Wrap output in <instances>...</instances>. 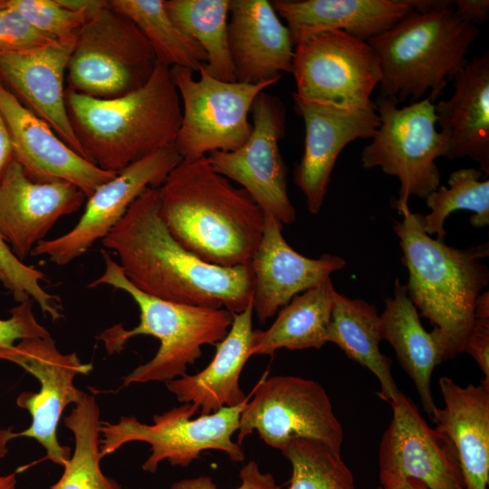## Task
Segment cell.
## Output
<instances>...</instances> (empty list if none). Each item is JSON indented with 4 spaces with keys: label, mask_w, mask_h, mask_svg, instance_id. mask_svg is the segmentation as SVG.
Listing matches in <instances>:
<instances>
[{
    "label": "cell",
    "mask_w": 489,
    "mask_h": 489,
    "mask_svg": "<svg viewBox=\"0 0 489 489\" xmlns=\"http://www.w3.org/2000/svg\"><path fill=\"white\" fill-rule=\"evenodd\" d=\"M119 258L127 279L141 292L163 301L233 314L253 302L250 264L220 267L207 264L172 236L160 216V189H146L102 240Z\"/></svg>",
    "instance_id": "6da1fadb"
},
{
    "label": "cell",
    "mask_w": 489,
    "mask_h": 489,
    "mask_svg": "<svg viewBox=\"0 0 489 489\" xmlns=\"http://www.w3.org/2000/svg\"><path fill=\"white\" fill-rule=\"evenodd\" d=\"M159 189L160 216L185 249L220 267L250 264L262 238L264 214L206 157L182 160Z\"/></svg>",
    "instance_id": "7a4b0ae2"
},
{
    "label": "cell",
    "mask_w": 489,
    "mask_h": 489,
    "mask_svg": "<svg viewBox=\"0 0 489 489\" xmlns=\"http://www.w3.org/2000/svg\"><path fill=\"white\" fill-rule=\"evenodd\" d=\"M68 117L85 158L118 173L175 144L182 106L170 68L157 62L140 88L112 99L65 90Z\"/></svg>",
    "instance_id": "3957f363"
},
{
    "label": "cell",
    "mask_w": 489,
    "mask_h": 489,
    "mask_svg": "<svg viewBox=\"0 0 489 489\" xmlns=\"http://www.w3.org/2000/svg\"><path fill=\"white\" fill-rule=\"evenodd\" d=\"M394 230L408 271V294L439 334L446 360L464 353L475 321V304L487 285L489 271L482 259L488 243L466 249L448 246L424 232L418 213L400 211Z\"/></svg>",
    "instance_id": "277c9868"
},
{
    "label": "cell",
    "mask_w": 489,
    "mask_h": 489,
    "mask_svg": "<svg viewBox=\"0 0 489 489\" xmlns=\"http://www.w3.org/2000/svg\"><path fill=\"white\" fill-rule=\"evenodd\" d=\"M478 34L451 5L427 13L412 10L367 41L380 71L379 96L400 103L427 94L434 101L468 64L466 55Z\"/></svg>",
    "instance_id": "5b68a950"
},
{
    "label": "cell",
    "mask_w": 489,
    "mask_h": 489,
    "mask_svg": "<svg viewBox=\"0 0 489 489\" xmlns=\"http://www.w3.org/2000/svg\"><path fill=\"white\" fill-rule=\"evenodd\" d=\"M103 273L90 288L107 284L127 292L139 310V322L130 330L115 324L99 336L109 355L120 353L127 341L138 335H149L159 340V348L148 362L122 378L128 387L134 383L167 382L187 374V367L202 355V346L221 341L232 324L234 314L225 309L174 303L150 296L135 287L120 264L106 252Z\"/></svg>",
    "instance_id": "8992f818"
},
{
    "label": "cell",
    "mask_w": 489,
    "mask_h": 489,
    "mask_svg": "<svg viewBox=\"0 0 489 489\" xmlns=\"http://www.w3.org/2000/svg\"><path fill=\"white\" fill-rule=\"evenodd\" d=\"M156 63L141 31L108 1L89 15L77 34L66 70L67 89L99 99L117 98L143 86Z\"/></svg>",
    "instance_id": "52a82bcc"
},
{
    "label": "cell",
    "mask_w": 489,
    "mask_h": 489,
    "mask_svg": "<svg viewBox=\"0 0 489 489\" xmlns=\"http://www.w3.org/2000/svg\"><path fill=\"white\" fill-rule=\"evenodd\" d=\"M373 102L380 123L361 152V162L365 168L379 167L398 178V198L392 203L400 212L410 196L426 198L440 186L436 159L444 157L446 144L429 96L401 108L395 98L379 96Z\"/></svg>",
    "instance_id": "ba28073f"
},
{
    "label": "cell",
    "mask_w": 489,
    "mask_h": 489,
    "mask_svg": "<svg viewBox=\"0 0 489 489\" xmlns=\"http://www.w3.org/2000/svg\"><path fill=\"white\" fill-rule=\"evenodd\" d=\"M248 401L225 407L207 415L193 417L199 408L184 403L153 416V424L135 417H121L118 423L101 421V456L113 454L130 442L150 445L151 454L142 465L145 472L155 473L163 460L172 465L187 466L206 450L225 453L235 463L243 462L244 452L232 436L238 430L241 413Z\"/></svg>",
    "instance_id": "9c48e42d"
},
{
    "label": "cell",
    "mask_w": 489,
    "mask_h": 489,
    "mask_svg": "<svg viewBox=\"0 0 489 489\" xmlns=\"http://www.w3.org/2000/svg\"><path fill=\"white\" fill-rule=\"evenodd\" d=\"M199 78L184 67L170 68L177 90L182 120L174 148L183 160H195L213 151H233L252 132L248 115L256 97L273 83L224 82L201 65Z\"/></svg>",
    "instance_id": "30bf717a"
},
{
    "label": "cell",
    "mask_w": 489,
    "mask_h": 489,
    "mask_svg": "<svg viewBox=\"0 0 489 489\" xmlns=\"http://www.w3.org/2000/svg\"><path fill=\"white\" fill-rule=\"evenodd\" d=\"M0 360L17 364L40 383L38 392L24 391L17 397V406L30 413L32 422L21 432L0 430V456L5 455L10 440L25 436L45 449L46 458L63 466L71 457V448L59 443L58 424L65 408L75 405L84 394L75 387L74 379L88 375L92 365L83 363L75 352L62 353L51 335L22 340L11 348L0 349Z\"/></svg>",
    "instance_id": "8fae6325"
},
{
    "label": "cell",
    "mask_w": 489,
    "mask_h": 489,
    "mask_svg": "<svg viewBox=\"0 0 489 489\" xmlns=\"http://www.w3.org/2000/svg\"><path fill=\"white\" fill-rule=\"evenodd\" d=\"M239 421L237 443L254 431L269 446L283 449L296 438L321 440L341 451L343 428L324 388L297 376H273L254 388Z\"/></svg>",
    "instance_id": "7c38bea8"
},
{
    "label": "cell",
    "mask_w": 489,
    "mask_h": 489,
    "mask_svg": "<svg viewBox=\"0 0 489 489\" xmlns=\"http://www.w3.org/2000/svg\"><path fill=\"white\" fill-rule=\"evenodd\" d=\"M294 96L355 110L373 103L380 71L366 41L343 31H325L294 45L292 71Z\"/></svg>",
    "instance_id": "4fadbf2b"
},
{
    "label": "cell",
    "mask_w": 489,
    "mask_h": 489,
    "mask_svg": "<svg viewBox=\"0 0 489 489\" xmlns=\"http://www.w3.org/2000/svg\"><path fill=\"white\" fill-rule=\"evenodd\" d=\"M252 132L248 140L233 151H213L206 158L214 169L239 184L264 215L292 224L296 213L287 192L286 167L279 140L285 129L282 101L262 91L252 109Z\"/></svg>",
    "instance_id": "5bb4252c"
},
{
    "label": "cell",
    "mask_w": 489,
    "mask_h": 489,
    "mask_svg": "<svg viewBox=\"0 0 489 489\" xmlns=\"http://www.w3.org/2000/svg\"><path fill=\"white\" fill-rule=\"evenodd\" d=\"M182 160L172 146L121 169L88 197L83 214L72 230L59 237L41 241L31 255L46 256L59 266L78 259L96 241L110 234L146 189L160 187Z\"/></svg>",
    "instance_id": "9a60e30c"
},
{
    "label": "cell",
    "mask_w": 489,
    "mask_h": 489,
    "mask_svg": "<svg viewBox=\"0 0 489 489\" xmlns=\"http://www.w3.org/2000/svg\"><path fill=\"white\" fill-rule=\"evenodd\" d=\"M388 404L392 417L379 444V474L415 479L429 489H465L452 442L427 425L402 391Z\"/></svg>",
    "instance_id": "2e32d148"
},
{
    "label": "cell",
    "mask_w": 489,
    "mask_h": 489,
    "mask_svg": "<svg viewBox=\"0 0 489 489\" xmlns=\"http://www.w3.org/2000/svg\"><path fill=\"white\" fill-rule=\"evenodd\" d=\"M305 126L304 152L293 181L312 215L320 212L335 162L341 150L357 139L372 138L380 123L374 102L355 110L300 99L293 95Z\"/></svg>",
    "instance_id": "e0dca14e"
},
{
    "label": "cell",
    "mask_w": 489,
    "mask_h": 489,
    "mask_svg": "<svg viewBox=\"0 0 489 489\" xmlns=\"http://www.w3.org/2000/svg\"><path fill=\"white\" fill-rule=\"evenodd\" d=\"M0 112L9 133L13 158L33 181H66L88 198L97 187L117 175L98 168L76 153L1 83Z\"/></svg>",
    "instance_id": "ac0fdd59"
},
{
    "label": "cell",
    "mask_w": 489,
    "mask_h": 489,
    "mask_svg": "<svg viewBox=\"0 0 489 489\" xmlns=\"http://www.w3.org/2000/svg\"><path fill=\"white\" fill-rule=\"evenodd\" d=\"M76 37L27 50L0 51V83L85 158L65 102L64 77Z\"/></svg>",
    "instance_id": "d6986e66"
},
{
    "label": "cell",
    "mask_w": 489,
    "mask_h": 489,
    "mask_svg": "<svg viewBox=\"0 0 489 489\" xmlns=\"http://www.w3.org/2000/svg\"><path fill=\"white\" fill-rule=\"evenodd\" d=\"M85 198L66 181H33L13 158L0 178V235L23 261L56 222L77 212Z\"/></svg>",
    "instance_id": "ffe728a7"
},
{
    "label": "cell",
    "mask_w": 489,
    "mask_h": 489,
    "mask_svg": "<svg viewBox=\"0 0 489 489\" xmlns=\"http://www.w3.org/2000/svg\"><path fill=\"white\" fill-rule=\"evenodd\" d=\"M283 224L264 215L259 245L250 262L254 278L253 307L261 322L272 318L294 296L313 288L346 262L338 255L323 254L319 258L302 255L285 241Z\"/></svg>",
    "instance_id": "44dd1931"
},
{
    "label": "cell",
    "mask_w": 489,
    "mask_h": 489,
    "mask_svg": "<svg viewBox=\"0 0 489 489\" xmlns=\"http://www.w3.org/2000/svg\"><path fill=\"white\" fill-rule=\"evenodd\" d=\"M227 43L238 82L275 84L292 71L294 46L268 0H229Z\"/></svg>",
    "instance_id": "7402d4cb"
},
{
    "label": "cell",
    "mask_w": 489,
    "mask_h": 489,
    "mask_svg": "<svg viewBox=\"0 0 489 489\" xmlns=\"http://www.w3.org/2000/svg\"><path fill=\"white\" fill-rule=\"evenodd\" d=\"M444 407L431 417L436 428L453 444L465 489L489 484V382L462 387L449 377L438 380Z\"/></svg>",
    "instance_id": "603a6c76"
},
{
    "label": "cell",
    "mask_w": 489,
    "mask_h": 489,
    "mask_svg": "<svg viewBox=\"0 0 489 489\" xmlns=\"http://www.w3.org/2000/svg\"><path fill=\"white\" fill-rule=\"evenodd\" d=\"M445 138L444 157L470 158L489 175V53L475 57L454 79L448 100L434 104Z\"/></svg>",
    "instance_id": "cb8c5ba5"
},
{
    "label": "cell",
    "mask_w": 489,
    "mask_h": 489,
    "mask_svg": "<svg viewBox=\"0 0 489 489\" xmlns=\"http://www.w3.org/2000/svg\"><path fill=\"white\" fill-rule=\"evenodd\" d=\"M253 312L252 302L243 312L234 314L228 332L216 344L215 356L203 370L165 382L179 402L192 403L201 415H207L250 399L241 389L239 379L252 356Z\"/></svg>",
    "instance_id": "d4e9b609"
},
{
    "label": "cell",
    "mask_w": 489,
    "mask_h": 489,
    "mask_svg": "<svg viewBox=\"0 0 489 489\" xmlns=\"http://www.w3.org/2000/svg\"><path fill=\"white\" fill-rule=\"evenodd\" d=\"M293 46L325 31H343L368 41L391 28L412 11L405 0H275Z\"/></svg>",
    "instance_id": "484cf974"
},
{
    "label": "cell",
    "mask_w": 489,
    "mask_h": 489,
    "mask_svg": "<svg viewBox=\"0 0 489 489\" xmlns=\"http://www.w3.org/2000/svg\"><path fill=\"white\" fill-rule=\"evenodd\" d=\"M380 323L382 340L395 350L398 361L413 381L423 409L431 418L437 408L431 393V376L436 366L446 360L445 350L437 331H427L423 327L407 286L398 279L393 297L385 299Z\"/></svg>",
    "instance_id": "4316f807"
},
{
    "label": "cell",
    "mask_w": 489,
    "mask_h": 489,
    "mask_svg": "<svg viewBox=\"0 0 489 489\" xmlns=\"http://www.w3.org/2000/svg\"><path fill=\"white\" fill-rule=\"evenodd\" d=\"M381 340L380 315L376 307L335 290L327 342L336 344L349 359L371 371L380 385L379 397L389 403L401 391L393 378L390 359L379 350Z\"/></svg>",
    "instance_id": "83f0119b"
},
{
    "label": "cell",
    "mask_w": 489,
    "mask_h": 489,
    "mask_svg": "<svg viewBox=\"0 0 489 489\" xmlns=\"http://www.w3.org/2000/svg\"><path fill=\"white\" fill-rule=\"evenodd\" d=\"M334 292L329 278L294 296L267 330H254L252 356L273 355L280 349H321L327 343Z\"/></svg>",
    "instance_id": "f1b7e54d"
},
{
    "label": "cell",
    "mask_w": 489,
    "mask_h": 489,
    "mask_svg": "<svg viewBox=\"0 0 489 489\" xmlns=\"http://www.w3.org/2000/svg\"><path fill=\"white\" fill-rule=\"evenodd\" d=\"M164 5L174 24L203 48L207 72L236 82L227 43L229 0H164Z\"/></svg>",
    "instance_id": "f546056e"
},
{
    "label": "cell",
    "mask_w": 489,
    "mask_h": 489,
    "mask_svg": "<svg viewBox=\"0 0 489 489\" xmlns=\"http://www.w3.org/2000/svg\"><path fill=\"white\" fill-rule=\"evenodd\" d=\"M101 412L94 395L84 392L63 418L74 436V451L50 489H123L101 468Z\"/></svg>",
    "instance_id": "4dcf8cb0"
},
{
    "label": "cell",
    "mask_w": 489,
    "mask_h": 489,
    "mask_svg": "<svg viewBox=\"0 0 489 489\" xmlns=\"http://www.w3.org/2000/svg\"><path fill=\"white\" fill-rule=\"evenodd\" d=\"M110 5L129 18L150 43L157 62L198 72L206 64L203 48L171 20L164 0H110Z\"/></svg>",
    "instance_id": "1f68e13d"
},
{
    "label": "cell",
    "mask_w": 489,
    "mask_h": 489,
    "mask_svg": "<svg viewBox=\"0 0 489 489\" xmlns=\"http://www.w3.org/2000/svg\"><path fill=\"white\" fill-rule=\"evenodd\" d=\"M482 172L475 168L454 171L447 181L448 187L439 186L427 197L428 215L418 214L422 229L428 235H436L444 241L446 218L455 210L472 211L470 223L475 227L489 224V180H481Z\"/></svg>",
    "instance_id": "d6a6232c"
},
{
    "label": "cell",
    "mask_w": 489,
    "mask_h": 489,
    "mask_svg": "<svg viewBox=\"0 0 489 489\" xmlns=\"http://www.w3.org/2000/svg\"><path fill=\"white\" fill-rule=\"evenodd\" d=\"M280 451L292 465L289 489H357L341 451L321 440L296 438Z\"/></svg>",
    "instance_id": "836d02e7"
},
{
    "label": "cell",
    "mask_w": 489,
    "mask_h": 489,
    "mask_svg": "<svg viewBox=\"0 0 489 489\" xmlns=\"http://www.w3.org/2000/svg\"><path fill=\"white\" fill-rule=\"evenodd\" d=\"M45 281L44 273L19 260L0 235V283L18 303L30 299L43 315L57 321L62 317L61 301L43 288Z\"/></svg>",
    "instance_id": "e575fe53"
},
{
    "label": "cell",
    "mask_w": 489,
    "mask_h": 489,
    "mask_svg": "<svg viewBox=\"0 0 489 489\" xmlns=\"http://www.w3.org/2000/svg\"><path fill=\"white\" fill-rule=\"evenodd\" d=\"M39 32L55 40L76 37L89 14L63 6L59 0H7Z\"/></svg>",
    "instance_id": "d590c367"
},
{
    "label": "cell",
    "mask_w": 489,
    "mask_h": 489,
    "mask_svg": "<svg viewBox=\"0 0 489 489\" xmlns=\"http://www.w3.org/2000/svg\"><path fill=\"white\" fill-rule=\"evenodd\" d=\"M53 40L36 30L7 3L0 8V51L32 49Z\"/></svg>",
    "instance_id": "8d00e7d4"
},
{
    "label": "cell",
    "mask_w": 489,
    "mask_h": 489,
    "mask_svg": "<svg viewBox=\"0 0 489 489\" xmlns=\"http://www.w3.org/2000/svg\"><path fill=\"white\" fill-rule=\"evenodd\" d=\"M10 318L0 319V349L11 348L17 340L44 338L49 331L36 320L33 312V301L26 300L10 311Z\"/></svg>",
    "instance_id": "74e56055"
},
{
    "label": "cell",
    "mask_w": 489,
    "mask_h": 489,
    "mask_svg": "<svg viewBox=\"0 0 489 489\" xmlns=\"http://www.w3.org/2000/svg\"><path fill=\"white\" fill-rule=\"evenodd\" d=\"M477 363L489 382V292L480 293L475 304V321L464 350Z\"/></svg>",
    "instance_id": "f35d334b"
},
{
    "label": "cell",
    "mask_w": 489,
    "mask_h": 489,
    "mask_svg": "<svg viewBox=\"0 0 489 489\" xmlns=\"http://www.w3.org/2000/svg\"><path fill=\"white\" fill-rule=\"evenodd\" d=\"M241 484L235 489H281L270 473H263L254 460L245 464L239 472ZM170 489H218L209 476L182 479Z\"/></svg>",
    "instance_id": "ab89813d"
},
{
    "label": "cell",
    "mask_w": 489,
    "mask_h": 489,
    "mask_svg": "<svg viewBox=\"0 0 489 489\" xmlns=\"http://www.w3.org/2000/svg\"><path fill=\"white\" fill-rule=\"evenodd\" d=\"M455 14L463 21L474 24H481L489 15L488 0H455Z\"/></svg>",
    "instance_id": "60d3db41"
},
{
    "label": "cell",
    "mask_w": 489,
    "mask_h": 489,
    "mask_svg": "<svg viewBox=\"0 0 489 489\" xmlns=\"http://www.w3.org/2000/svg\"><path fill=\"white\" fill-rule=\"evenodd\" d=\"M382 489H429L423 483L409 478L398 477L388 474H379Z\"/></svg>",
    "instance_id": "b9f144b4"
},
{
    "label": "cell",
    "mask_w": 489,
    "mask_h": 489,
    "mask_svg": "<svg viewBox=\"0 0 489 489\" xmlns=\"http://www.w3.org/2000/svg\"><path fill=\"white\" fill-rule=\"evenodd\" d=\"M12 158V143L5 122L0 112V178Z\"/></svg>",
    "instance_id": "7bdbcfd3"
},
{
    "label": "cell",
    "mask_w": 489,
    "mask_h": 489,
    "mask_svg": "<svg viewBox=\"0 0 489 489\" xmlns=\"http://www.w3.org/2000/svg\"><path fill=\"white\" fill-rule=\"evenodd\" d=\"M412 10L419 13H427L436 9L452 5L453 1L448 0H405Z\"/></svg>",
    "instance_id": "ee69618b"
},
{
    "label": "cell",
    "mask_w": 489,
    "mask_h": 489,
    "mask_svg": "<svg viewBox=\"0 0 489 489\" xmlns=\"http://www.w3.org/2000/svg\"><path fill=\"white\" fill-rule=\"evenodd\" d=\"M16 478L14 474L0 476V489H14Z\"/></svg>",
    "instance_id": "f6af8a7d"
},
{
    "label": "cell",
    "mask_w": 489,
    "mask_h": 489,
    "mask_svg": "<svg viewBox=\"0 0 489 489\" xmlns=\"http://www.w3.org/2000/svg\"><path fill=\"white\" fill-rule=\"evenodd\" d=\"M7 3V0H0V8L4 7Z\"/></svg>",
    "instance_id": "bcb514c9"
},
{
    "label": "cell",
    "mask_w": 489,
    "mask_h": 489,
    "mask_svg": "<svg viewBox=\"0 0 489 489\" xmlns=\"http://www.w3.org/2000/svg\"><path fill=\"white\" fill-rule=\"evenodd\" d=\"M376 489H382V488L379 486V487H378V488H376Z\"/></svg>",
    "instance_id": "7dc6e473"
}]
</instances>
